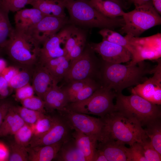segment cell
I'll list each match as a JSON object with an SVG mask.
<instances>
[{"label":"cell","instance_id":"cell-47","mask_svg":"<svg viewBox=\"0 0 161 161\" xmlns=\"http://www.w3.org/2000/svg\"><path fill=\"white\" fill-rule=\"evenodd\" d=\"M154 7L160 15L161 14V0H151Z\"/></svg>","mask_w":161,"mask_h":161},{"label":"cell","instance_id":"cell-5","mask_svg":"<svg viewBox=\"0 0 161 161\" xmlns=\"http://www.w3.org/2000/svg\"><path fill=\"white\" fill-rule=\"evenodd\" d=\"M40 48L30 35L15 29L4 47L10 58L24 69L38 63Z\"/></svg>","mask_w":161,"mask_h":161},{"label":"cell","instance_id":"cell-52","mask_svg":"<svg viewBox=\"0 0 161 161\" xmlns=\"http://www.w3.org/2000/svg\"><path fill=\"white\" fill-rule=\"evenodd\" d=\"M0 91H1V89H0Z\"/></svg>","mask_w":161,"mask_h":161},{"label":"cell","instance_id":"cell-30","mask_svg":"<svg viewBox=\"0 0 161 161\" xmlns=\"http://www.w3.org/2000/svg\"><path fill=\"white\" fill-rule=\"evenodd\" d=\"M14 110L19 115L25 123L34 125L45 113L33 110L23 106H13Z\"/></svg>","mask_w":161,"mask_h":161},{"label":"cell","instance_id":"cell-1","mask_svg":"<svg viewBox=\"0 0 161 161\" xmlns=\"http://www.w3.org/2000/svg\"><path fill=\"white\" fill-rule=\"evenodd\" d=\"M155 69L142 61L135 64L125 65L103 61L99 81L102 86L121 93L128 87L137 86L148 79L147 75L153 74Z\"/></svg>","mask_w":161,"mask_h":161},{"label":"cell","instance_id":"cell-39","mask_svg":"<svg viewBox=\"0 0 161 161\" xmlns=\"http://www.w3.org/2000/svg\"><path fill=\"white\" fill-rule=\"evenodd\" d=\"M86 41L85 35L81 32L72 51L66 57L71 61L79 56L83 51Z\"/></svg>","mask_w":161,"mask_h":161},{"label":"cell","instance_id":"cell-27","mask_svg":"<svg viewBox=\"0 0 161 161\" xmlns=\"http://www.w3.org/2000/svg\"><path fill=\"white\" fill-rule=\"evenodd\" d=\"M9 12L7 7L0 3V51L4 48L14 30L9 20Z\"/></svg>","mask_w":161,"mask_h":161},{"label":"cell","instance_id":"cell-11","mask_svg":"<svg viewBox=\"0 0 161 161\" xmlns=\"http://www.w3.org/2000/svg\"><path fill=\"white\" fill-rule=\"evenodd\" d=\"M72 130L59 114L53 127L47 133L40 137L33 136L29 146L33 147L64 143L72 137Z\"/></svg>","mask_w":161,"mask_h":161},{"label":"cell","instance_id":"cell-34","mask_svg":"<svg viewBox=\"0 0 161 161\" xmlns=\"http://www.w3.org/2000/svg\"><path fill=\"white\" fill-rule=\"evenodd\" d=\"M9 149L10 155L8 161H29L28 155L26 147L15 142L11 144Z\"/></svg>","mask_w":161,"mask_h":161},{"label":"cell","instance_id":"cell-4","mask_svg":"<svg viewBox=\"0 0 161 161\" xmlns=\"http://www.w3.org/2000/svg\"><path fill=\"white\" fill-rule=\"evenodd\" d=\"M115 110L123 113L136 119L142 126L157 119H160V107L131 92L129 96L122 93L117 94Z\"/></svg>","mask_w":161,"mask_h":161},{"label":"cell","instance_id":"cell-38","mask_svg":"<svg viewBox=\"0 0 161 161\" xmlns=\"http://www.w3.org/2000/svg\"><path fill=\"white\" fill-rule=\"evenodd\" d=\"M148 138L143 140L141 143L146 161H160L161 155L155 149L150 140H148Z\"/></svg>","mask_w":161,"mask_h":161},{"label":"cell","instance_id":"cell-3","mask_svg":"<svg viewBox=\"0 0 161 161\" xmlns=\"http://www.w3.org/2000/svg\"><path fill=\"white\" fill-rule=\"evenodd\" d=\"M72 20L75 23L90 27L111 29L122 27L123 18H110L100 13L90 3L89 0H76L63 2Z\"/></svg>","mask_w":161,"mask_h":161},{"label":"cell","instance_id":"cell-43","mask_svg":"<svg viewBox=\"0 0 161 161\" xmlns=\"http://www.w3.org/2000/svg\"><path fill=\"white\" fill-rule=\"evenodd\" d=\"M12 105L11 102L8 101H0V126L9 109Z\"/></svg>","mask_w":161,"mask_h":161},{"label":"cell","instance_id":"cell-42","mask_svg":"<svg viewBox=\"0 0 161 161\" xmlns=\"http://www.w3.org/2000/svg\"><path fill=\"white\" fill-rule=\"evenodd\" d=\"M19 71V69L16 67H6L2 71L1 75L9 83L13 78Z\"/></svg>","mask_w":161,"mask_h":161},{"label":"cell","instance_id":"cell-36","mask_svg":"<svg viewBox=\"0 0 161 161\" xmlns=\"http://www.w3.org/2000/svg\"><path fill=\"white\" fill-rule=\"evenodd\" d=\"M126 149L128 161H147L141 143L136 142Z\"/></svg>","mask_w":161,"mask_h":161},{"label":"cell","instance_id":"cell-25","mask_svg":"<svg viewBox=\"0 0 161 161\" xmlns=\"http://www.w3.org/2000/svg\"><path fill=\"white\" fill-rule=\"evenodd\" d=\"M72 137L84 155L86 161H92L98 141L79 131L73 130Z\"/></svg>","mask_w":161,"mask_h":161},{"label":"cell","instance_id":"cell-51","mask_svg":"<svg viewBox=\"0 0 161 161\" xmlns=\"http://www.w3.org/2000/svg\"><path fill=\"white\" fill-rule=\"evenodd\" d=\"M62 2H64L66 1H71V0H60Z\"/></svg>","mask_w":161,"mask_h":161},{"label":"cell","instance_id":"cell-19","mask_svg":"<svg viewBox=\"0 0 161 161\" xmlns=\"http://www.w3.org/2000/svg\"><path fill=\"white\" fill-rule=\"evenodd\" d=\"M96 148L103 152L108 161H128L125 145L112 140L105 139L98 142Z\"/></svg>","mask_w":161,"mask_h":161},{"label":"cell","instance_id":"cell-14","mask_svg":"<svg viewBox=\"0 0 161 161\" xmlns=\"http://www.w3.org/2000/svg\"><path fill=\"white\" fill-rule=\"evenodd\" d=\"M161 62L155 67L152 77L136 86L131 90L141 97L154 104H161Z\"/></svg>","mask_w":161,"mask_h":161},{"label":"cell","instance_id":"cell-31","mask_svg":"<svg viewBox=\"0 0 161 161\" xmlns=\"http://www.w3.org/2000/svg\"><path fill=\"white\" fill-rule=\"evenodd\" d=\"M14 135L16 143L26 147L29 146L34 135L32 127L25 123Z\"/></svg>","mask_w":161,"mask_h":161},{"label":"cell","instance_id":"cell-12","mask_svg":"<svg viewBox=\"0 0 161 161\" xmlns=\"http://www.w3.org/2000/svg\"><path fill=\"white\" fill-rule=\"evenodd\" d=\"M72 27H68L62 29L42 44V47L40 49L38 63L42 64L47 60L66 56L64 48H62L61 46V44L64 45Z\"/></svg>","mask_w":161,"mask_h":161},{"label":"cell","instance_id":"cell-29","mask_svg":"<svg viewBox=\"0 0 161 161\" xmlns=\"http://www.w3.org/2000/svg\"><path fill=\"white\" fill-rule=\"evenodd\" d=\"M58 115L50 116L45 114L32 126L34 132L33 136L40 137L48 132L57 122Z\"/></svg>","mask_w":161,"mask_h":161},{"label":"cell","instance_id":"cell-13","mask_svg":"<svg viewBox=\"0 0 161 161\" xmlns=\"http://www.w3.org/2000/svg\"><path fill=\"white\" fill-rule=\"evenodd\" d=\"M90 47L98 53L104 61L113 64H121L132 59L130 52L120 45L103 40L98 43H92Z\"/></svg>","mask_w":161,"mask_h":161},{"label":"cell","instance_id":"cell-26","mask_svg":"<svg viewBox=\"0 0 161 161\" xmlns=\"http://www.w3.org/2000/svg\"><path fill=\"white\" fill-rule=\"evenodd\" d=\"M91 4L104 16L110 18L123 16L125 12L122 7L109 0H89Z\"/></svg>","mask_w":161,"mask_h":161},{"label":"cell","instance_id":"cell-41","mask_svg":"<svg viewBox=\"0 0 161 161\" xmlns=\"http://www.w3.org/2000/svg\"><path fill=\"white\" fill-rule=\"evenodd\" d=\"M16 90V97L20 101L33 96L35 93L32 86L30 83Z\"/></svg>","mask_w":161,"mask_h":161},{"label":"cell","instance_id":"cell-40","mask_svg":"<svg viewBox=\"0 0 161 161\" xmlns=\"http://www.w3.org/2000/svg\"><path fill=\"white\" fill-rule=\"evenodd\" d=\"M32 0H0V3L7 7L10 11L16 12L30 4Z\"/></svg>","mask_w":161,"mask_h":161},{"label":"cell","instance_id":"cell-6","mask_svg":"<svg viewBox=\"0 0 161 161\" xmlns=\"http://www.w3.org/2000/svg\"><path fill=\"white\" fill-rule=\"evenodd\" d=\"M124 21L120 31L130 36L137 37L148 29L161 23L160 15L151 1L135 6L133 10L124 13Z\"/></svg>","mask_w":161,"mask_h":161},{"label":"cell","instance_id":"cell-50","mask_svg":"<svg viewBox=\"0 0 161 161\" xmlns=\"http://www.w3.org/2000/svg\"><path fill=\"white\" fill-rule=\"evenodd\" d=\"M114 1L119 5L122 7V2L121 0H109Z\"/></svg>","mask_w":161,"mask_h":161},{"label":"cell","instance_id":"cell-37","mask_svg":"<svg viewBox=\"0 0 161 161\" xmlns=\"http://www.w3.org/2000/svg\"><path fill=\"white\" fill-rule=\"evenodd\" d=\"M22 106L33 110L46 112L45 102L38 96L34 95L20 101Z\"/></svg>","mask_w":161,"mask_h":161},{"label":"cell","instance_id":"cell-16","mask_svg":"<svg viewBox=\"0 0 161 161\" xmlns=\"http://www.w3.org/2000/svg\"><path fill=\"white\" fill-rule=\"evenodd\" d=\"M44 100L45 109L50 112L62 110L69 103L68 95L63 87L54 83L46 93Z\"/></svg>","mask_w":161,"mask_h":161},{"label":"cell","instance_id":"cell-2","mask_svg":"<svg viewBox=\"0 0 161 161\" xmlns=\"http://www.w3.org/2000/svg\"><path fill=\"white\" fill-rule=\"evenodd\" d=\"M101 118L104 123L101 141L109 139L131 146L136 142L142 143L148 138L138 121L121 112L115 110Z\"/></svg>","mask_w":161,"mask_h":161},{"label":"cell","instance_id":"cell-32","mask_svg":"<svg viewBox=\"0 0 161 161\" xmlns=\"http://www.w3.org/2000/svg\"><path fill=\"white\" fill-rule=\"evenodd\" d=\"M26 68L19 71L11 79L9 83V86L12 89L16 90L29 83L32 77L33 71Z\"/></svg>","mask_w":161,"mask_h":161},{"label":"cell","instance_id":"cell-15","mask_svg":"<svg viewBox=\"0 0 161 161\" xmlns=\"http://www.w3.org/2000/svg\"><path fill=\"white\" fill-rule=\"evenodd\" d=\"M44 16L39 10L35 8L22 9L16 12L14 16V29L17 31L26 33Z\"/></svg>","mask_w":161,"mask_h":161},{"label":"cell","instance_id":"cell-8","mask_svg":"<svg viewBox=\"0 0 161 161\" xmlns=\"http://www.w3.org/2000/svg\"><path fill=\"white\" fill-rule=\"evenodd\" d=\"M94 52L90 48L70 61L69 68L64 78L67 83L89 78L99 81L101 62L95 56Z\"/></svg>","mask_w":161,"mask_h":161},{"label":"cell","instance_id":"cell-49","mask_svg":"<svg viewBox=\"0 0 161 161\" xmlns=\"http://www.w3.org/2000/svg\"><path fill=\"white\" fill-rule=\"evenodd\" d=\"M6 67L7 63L6 61L3 58H0V75Z\"/></svg>","mask_w":161,"mask_h":161},{"label":"cell","instance_id":"cell-7","mask_svg":"<svg viewBox=\"0 0 161 161\" xmlns=\"http://www.w3.org/2000/svg\"><path fill=\"white\" fill-rule=\"evenodd\" d=\"M116 95L113 90L101 86L88 98L69 103L66 108L74 112L96 115L101 118L115 110L113 100Z\"/></svg>","mask_w":161,"mask_h":161},{"label":"cell","instance_id":"cell-22","mask_svg":"<svg viewBox=\"0 0 161 161\" xmlns=\"http://www.w3.org/2000/svg\"><path fill=\"white\" fill-rule=\"evenodd\" d=\"M54 160L59 161H86L72 137L63 143Z\"/></svg>","mask_w":161,"mask_h":161},{"label":"cell","instance_id":"cell-9","mask_svg":"<svg viewBox=\"0 0 161 161\" xmlns=\"http://www.w3.org/2000/svg\"><path fill=\"white\" fill-rule=\"evenodd\" d=\"M58 111L72 130L82 132L98 142L101 141L104 127L101 118L74 112L66 108Z\"/></svg>","mask_w":161,"mask_h":161},{"label":"cell","instance_id":"cell-33","mask_svg":"<svg viewBox=\"0 0 161 161\" xmlns=\"http://www.w3.org/2000/svg\"><path fill=\"white\" fill-rule=\"evenodd\" d=\"M101 86L99 81L93 80L78 92L71 100L70 103L80 101L86 99Z\"/></svg>","mask_w":161,"mask_h":161},{"label":"cell","instance_id":"cell-28","mask_svg":"<svg viewBox=\"0 0 161 161\" xmlns=\"http://www.w3.org/2000/svg\"><path fill=\"white\" fill-rule=\"evenodd\" d=\"M155 149L161 155V122L160 119L149 123L144 129Z\"/></svg>","mask_w":161,"mask_h":161},{"label":"cell","instance_id":"cell-24","mask_svg":"<svg viewBox=\"0 0 161 161\" xmlns=\"http://www.w3.org/2000/svg\"><path fill=\"white\" fill-rule=\"evenodd\" d=\"M13 106L9 109L0 126V136L14 135L25 123Z\"/></svg>","mask_w":161,"mask_h":161},{"label":"cell","instance_id":"cell-46","mask_svg":"<svg viewBox=\"0 0 161 161\" xmlns=\"http://www.w3.org/2000/svg\"><path fill=\"white\" fill-rule=\"evenodd\" d=\"M10 86L9 83L2 76L0 75V91L3 90L7 89Z\"/></svg>","mask_w":161,"mask_h":161},{"label":"cell","instance_id":"cell-35","mask_svg":"<svg viewBox=\"0 0 161 161\" xmlns=\"http://www.w3.org/2000/svg\"><path fill=\"white\" fill-rule=\"evenodd\" d=\"M95 80L89 78L80 80L73 81L67 83V85L63 88L68 95L69 103L71 100L78 92Z\"/></svg>","mask_w":161,"mask_h":161},{"label":"cell","instance_id":"cell-17","mask_svg":"<svg viewBox=\"0 0 161 161\" xmlns=\"http://www.w3.org/2000/svg\"><path fill=\"white\" fill-rule=\"evenodd\" d=\"M33 70L32 86L35 93L44 100V96L53 83L52 78L46 68L37 63Z\"/></svg>","mask_w":161,"mask_h":161},{"label":"cell","instance_id":"cell-21","mask_svg":"<svg viewBox=\"0 0 161 161\" xmlns=\"http://www.w3.org/2000/svg\"><path fill=\"white\" fill-rule=\"evenodd\" d=\"M63 143L43 146L26 147L29 161H50L54 160Z\"/></svg>","mask_w":161,"mask_h":161},{"label":"cell","instance_id":"cell-44","mask_svg":"<svg viewBox=\"0 0 161 161\" xmlns=\"http://www.w3.org/2000/svg\"><path fill=\"white\" fill-rule=\"evenodd\" d=\"M10 155L9 148L0 142V161H8Z\"/></svg>","mask_w":161,"mask_h":161},{"label":"cell","instance_id":"cell-20","mask_svg":"<svg viewBox=\"0 0 161 161\" xmlns=\"http://www.w3.org/2000/svg\"><path fill=\"white\" fill-rule=\"evenodd\" d=\"M70 61L63 56L47 60L42 64L51 75L54 83L58 84L64 79L70 65Z\"/></svg>","mask_w":161,"mask_h":161},{"label":"cell","instance_id":"cell-18","mask_svg":"<svg viewBox=\"0 0 161 161\" xmlns=\"http://www.w3.org/2000/svg\"><path fill=\"white\" fill-rule=\"evenodd\" d=\"M99 33L102 36L103 40L120 45L127 49L132 55L131 63L136 62L138 53L137 45L131 38L126 35L123 36L119 33L107 28H103Z\"/></svg>","mask_w":161,"mask_h":161},{"label":"cell","instance_id":"cell-10","mask_svg":"<svg viewBox=\"0 0 161 161\" xmlns=\"http://www.w3.org/2000/svg\"><path fill=\"white\" fill-rule=\"evenodd\" d=\"M67 22L66 17L45 16L26 34L40 45L58 32Z\"/></svg>","mask_w":161,"mask_h":161},{"label":"cell","instance_id":"cell-48","mask_svg":"<svg viewBox=\"0 0 161 161\" xmlns=\"http://www.w3.org/2000/svg\"><path fill=\"white\" fill-rule=\"evenodd\" d=\"M151 0H130V1L133 3L135 6L141 5L148 1Z\"/></svg>","mask_w":161,"mask_h":161},{"label":"cell","instance_id":"cell-23","mask_svg":"<svg viewBox=\"0 0 161 161\" xmlns=\"http://www.w3.org/2000/svg\"><path fill=\"white\" fill-rule=\"evenodd\" d=\"M30 4L45 16L66 17L65 7L60 0H32Z\"/></svg>","mask_w":161,"mask_h":161},{"label":"cell","instance_id":"cell-45","mask_svg":"<svg viewBox=\"0 0 161 161\" xmlns=\"http://www.w3.org/2000/svg\"><path fill=\"white\" fill-rule=\"evenodd\" d=\"M92 161H108L103 152L96 148L92 159Z\"/></svg>","mask_w":161,"mask_h":161}]
</instances>
